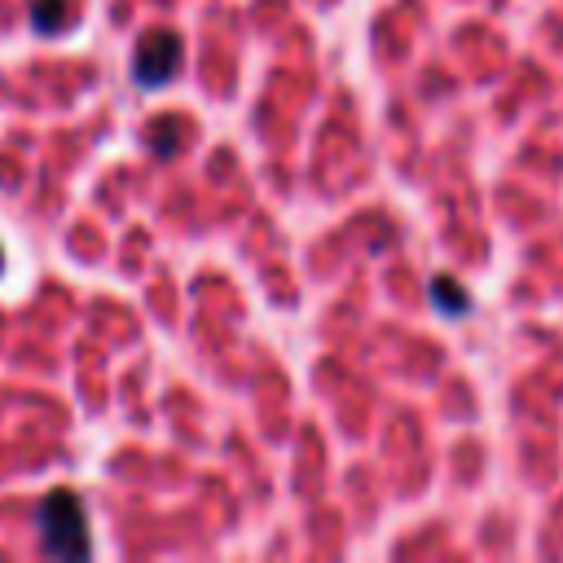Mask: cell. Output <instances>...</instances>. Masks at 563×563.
Masks as SVG:
<instances>
[{
  "label": "cell",
  "instance_id": "6da1fadb",
  "mask_svg": "<svg viewBox=\"0 0 563 563\" xmlns=\"http://www.w3.org/2000/svg\"><path fill=\"white\" fill-rule=\"evenodd\" d=\"M35 523H40V541L48 554L57 559H84L88 554V519H84V506L70 488H57L40 501L35 510Z\"/></svg>",
  "mask_w": 563,
  "mask_h": 563
},
{
  "label": "cell",
  "instance_id": "7a4b0ae2",
  "mask_svg": "<svg viewBox=\"0 0 563 563\" xmlns=\"http://www.w3.org/2000/svg\"><path fill=\"white\" fill-rule=\"evenodd\" d=\"M180 70V40L172 31H145L132 53V79L136 88H163Z\"/></svg>",
  "mask_w": 563,
  "mask_h": 563
},
{
  "label": "cell",
  "instance_id": "3957f363",
  "mask_svg": "<svg viewBox=\"0 0 563 563\" xmlns=\"http://www.w3.org/2000/svg\"><path fill=\"white\" fill-rule=\"evenodd\" d=\"M31 22L44 35H62L75 22V4L70 0H31Z\"/></svg>",
  "mask_w": 563,
  "mask_h": 563
},
{
  "label": "cell",
  "instance_id": "277c9868",
  "mask_svg": "<svg viewBox=\"0 0 563 563\" xmlns=\"http://www.w3.org/2000/svg\"><path fill=\"white\" fill-rule=\"evenodd\" d=\"M180 136H185V123H180L176 114H163L158 123L145 128V141H150V150H154L158 158H172V154L180 150Z\"/></svg>",
  "mask_w": 563,
  "mask_h": 563
},
{
  "label": "cell",
  "instance_id": "5b68a950",
  "mask_svg": "<svg viewBox=\"0 0 563 563\" xmlns=\"http://www.w3.org/2000/svg\"><path fill=\"white\" fill-rule=\"evenodd\" d=\"M427 290H431V303H435V308H444L449 317H462V312L471 308L466 290H462L453 277H431V286H427Z\"/></svg>",
  "mask_w": 563,
  "mask_h": 563
},
{
  "label": "cell",
  "instance_id": "8992f818",
  "mask_svg": "<svg viewBox=\"0 0 563 563\" xmlns=\"http://www.w3.org/2000/svg\"><path fill=\"white\" fill-rule=\"evenodd\" d=\"M0 273H4V251H0Z\"/></svg>",
  "mask_w": 563,
  "mask_h": 563
}]
</instances>
